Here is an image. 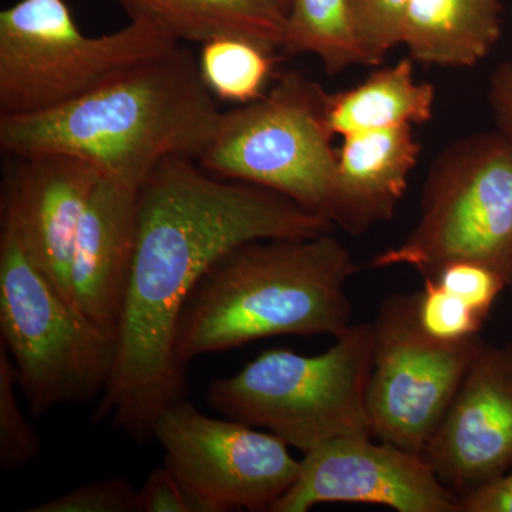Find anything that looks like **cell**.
I'll list each match as a JSON object with an SVG mask.
<instances>
[{
    "instance_id": "cell-1",
    "label": "cell",
    "mask_w": 512,
    "mask_h": 512,
    "mask_svg": "<svg viewBox=\"0 0 512 512\" xmlns=\"http://www.w3.org/2000/svg\"><path fill=\"white\" fill-rule=\"evenodd\" d=\"M335 224L284 194L164 158L138 188L133 261L117 328L113 370L94 420L137 443L160 414L185 400L187 367L175 356L184 303L220 256L245 242L313 238Z\"/></svg>"
},
{
    "instance_id": "cell-2",
    "label": "cell",
    "mask_w": 512,
    "mask_h": 512,
    "mask_svg": "<svg viewBox=\"0 0 512 512\" xmlns=\"http://www.w3.org/2000/svg\"><path fill=\"white\" fill-rule=\"evenodd\" d=\"M221 117L198 59L177 45L55 109L0 116V148L12 157L83 158L104 177L140 187L164 158L198 160Z\"/></svg>"
},
{
    "instance_id": "cell-3",
    "label": "cell",
    "mask_w": 512,
    "mask_h": 512,
    "mask_svg": "<svg viewBox=\"0 0 512 512\" xmlns=\"http://www.w3.org/2000/svg\"><path fill=\"white\" fill-rule=\"evenodd\" d=\"M359 271L332 234L238 245L205 271L185 301L175 356L188 369L197 357L256 340L339 338L353 325L346 288Z\"/></svg>"
},
{
    "instance_id": "cell-4",
    "label": "cell",
    "mask_w": 512,
    "mask_h": 512,
    "mask_svg": "<svg viewBox=\"0 0 512 512\" xmlns=\"http://www.w3.org/2000/svg\"><path fill=\"white\" fill-rule=\"evenodd\" d=\"M372 367L373 325L359 323L320 355L266 350L234 376L212 380L207 403L303 454L332 440L375 439L367 410Z\"/></svg>"
},
{
    "instance_id": "cell-5",
    "label": "cell",
    "mask_w": 512,
    "mask_h": 512,
    "mask_svg": "<svg viewBox=\"0 0 512 512\" xmlns=\"http://www.w3.org/2000/svg\"><path fill=\"white\" fill-rule=\"evenodd\" d=\"M0 345L30 412L42 416L104 392L116 336L99 328L47 278L16 229H0Z\"/></svg>"
},
{
    "instance_id": "cell-6",
    "label": "cell",
    "mask_w": 512,
    "mask_h": 512,
    "mask_svg": "<svg viewBox=\"0 0 512 512\" xmlns=\"http://www.w3.org/2000/svg\"><path fill=\"white\" fill-rule=\"evenodd\" d=\"M456 261L488 266L512 288V138L503 131L461 138L437 157L416 228L370 265L427 278Z\"/></svg>"
},
{
    "instance_id": "cell-7",
    "label": "cell",
    "mask_w": 512,
    "mask_h": 512,
    "mask_svg": "<svg viewBox=\"0 0 512 512\" xmlns=\"http://www.w3.org/2000/svg\"><path fill=\"white\" fill-rule=\"evenodd\" d=\"M177 45L151 20L93 37L66 0H19L0 12V116L55 109Z\"/></svg>"
},
{
    "instance_id": "cell-8",
    "label": "cell",
    "mask_w": 512,
    "mask_h": 512,
    "mask_svg": "<svg viewBox=\"0 0 512 512\" xmlns=\"http://www.w3.org/2000/svg\"><path fill=\"white\" fill-rule=\"evenodd\" d=\"M275 80L258 100L222 113L198 161L217 177L269 188L330 220L338 148L326 120L329 93L296 70Z\"/></svg>"
},
{
    "instance_id": "cell-9",
    "label": "cell",
    "mask_w": 512,
    "mask_h": 512,
    "mask_svg": "<svg viewBox=\"0 0 512 512\" xmlns=\"http://www.w3.org/2000/svg\"><path fill=\"white\" fill-rule=\"evenodd\" d=\"M372 325L367 410L373 436L423 456L484 340L430 338L417 320L414 293L384 299Z\"/></svg>"
},
{
    "instance_id": "cell-10",
    "label": "cell",
    "mask_w": 512,
    "mask_h": 512,
    "mask_svg": "<svg viewBox=\"0 0 512 512\" xmlns=\"http://www.w3.org/2000/svg\"><path fill=\"white\" fill-rule=\"evenodd\" d=\"M153 439L197 512L269 511L301 470L279 437L207 416L185 400L160 414Z\"/></svg>"
},
{
    "instance_id": "cell-11",
    "label": "cell",
    "mask_w": 512,
    "mask_h": 512,
    "mask_svg": "<svg viewBox=\"0 0 512 512\" xmlns=\"http://www.w3.org/2000/svg\"><path fill=\"white\" fill-rule=\"evenodd\" d=\"M325 503L461 512L460 497L421 454L359 437L332 440L306 453L295 483L269 512H306Z\"/></svg>"
},
{
    "instance_id": "cell-12",
    "label": "cell",
    "mask_w": 512,
    "mask_h": 512,
    "mask_svg": "<svg viewBox=\"0 0 512 512\" xmlns=\"http://www.w3.org/2000/svg\"><path fill=\"white\" fill-rule=\"evenodd\" d=\"M423 457L458 497L512 470V342H484Z\"/></svg>"
},
{
    "instance_id": "cell-13",
    "label": "cell",
    "mask_w": 512,
    "mask_h": 512,
    "mask_svg": "<svg viewBox=\"0 0 512 512\" xmlns=\"http://www.w3.org/2000/svg\"><path fill=\"white\" fill-rule=\"evenodd\" d=\"M8 175L2 221L18 232L36 264L73 305L70 264L77 229L103 173L67 154L15 157Z\"/></svg>"
},
{
    "instance_id": "cell-14",
    "label": "cell",
    "mask_w": 512,
    "mask_h": 512,
    "mask_svg": "<svg viewBox=\"0 0 512 512\" xmlns=\"http://www.w3.org/2000/svg\"><path fill=\"white\" fill-rule=\"evenodd\" d=\"M138 188L101 177L77 229L70 264L77 308L116 339L136 242Z\"/></svg>"
},
{
    "instance_id": "cell-15",
    "label": "cell",
    "mask_w": 512,
    "mask_h": 512,
    "mask_svg": "<svg viewBox=\"0 0 512 512\" xmlns=\"http://www.w3.org/2000/svg\"><path fill=\"white\" fill-rule=\"evenodd\" d=\"M413 126L382 128L343 137L336 151L330 220L352 235L390 221L419 163Z\"/></svg>"
},
{
    "instance_id": "cell-16",
    "label": "cell",
    "mask_w": 512,
    "mask_h": 512,
    "mask_svg": "<svg viewBox=\"0 0 512 512\" xmlns=\"http://www.w3.org/2000/svg\"><path fill=\"white\" fill-rule=\"evenodd\" d=\"M503 35L501 0H410L403 45L424 66L474 67Z\"/></svg>"
},
{
    "instance_id": "cell-17",
    "label": "cell",
    "mask_w": 512,
    "mask_h": 512,
    "mask_svg": "<svg viewBox=\"0 0 512 512\" xmlns=\"http://www.w3.org/2000/svg\"><path fill=\"white\" fill-rule=\"evenodd\" d=\"M130 19H147L177 42L237 36L281 50L285 15L271 0H119Z\"/></svg>"
},
{
    "instance_id": "cell-18",
    "label": "cell",
    "mask_w": 512,
    "mask_h": 512,
    "mask_svg": "<svg viewBox=\"0 0 512 512\" xmlns=\"http://www.w3.org/2000/svg\"><path fill=\"white\" fill-rule=\"evenodd\" d=\"M436 90L417 82L410 57L370 74L352 89L328 94L326 120L333 136L420 126L433 119Z\"/></svg>"
},
{
    "instance_id": "cell-19",
    "label": "cell",
    "mask_w": 512,
    "mask_h": 512,
    "mask_svg": "<svg viewBox=\"0 0 512 512\" xmlns=\"http://www.w3.org/2000/svg\"><path fill=\"white\" fill-rule=\"evenodd\" d=\"M281 50L289 56L315 55L328 74L367 66L349 0H291Z\"/></svg>"
},
{
    "instance_id": "cell-20",
    "label": "cell",
    "mask_w": 512,
    "mask_h": 512,
    "mask_svg": "<svg viewBox=\"0 0 512 512\" xmlns=\"http://www.w3.org/2000/svg\"><path fill=\"white\" fill-rule=\"evenodd\" d=\"M278 63L276 50L245 39L227 36L202 43L198 67L212 96L228 103H252L264 96Z\"/></svg>"
},
{
    "instance_id": "cell-21",
    "label": "cell",
    "mask_w": 512,
    "mask_h": 512,
    "mask_svg": "<svg viewBox=\"0 0 512 512\" xmlns=\"http://www.w3.org/2000/svg\"><path fill=\"white\" fill-rule=\"evenodd\" d=\"M18 377L8 350L0 345V467L22 470L42 453V441L18 402Z\"/></svg>"
},
{
    "instance_id": "cell-22",
    "label": "cell",
    "mask_w": 512,
    "mask_h": 512,
    "mask_svg": "<svg viewBox=\"0 0 512 512\" xmlns=\"http://www.w3.org/2000/svg\"><path fill=\"white\" fill-rule=\"evenodd\" d=\"M423 282V289L414 293V299L417 320L430 338L457 343L480 336L487 318L434 279L424 278Z\"/></svg>"
},
{
    "instance_id": "cell-23",
    "label": "cell",
    "mask_w": 512,
    "mask_h": 512,
    "mask_svg": "<svg viewBox=\"0 0 512 512\" xmlns=\"http://www.w3.org/2000/svg\"><path fill=\"white\" fill-rule=\"evenodd\" d=\"M409 3L410 0H349L367 66H379L394 47L403 45Z\"/></svg>"
},
{
    "instance_id": "cell-24",
    "label": "cell",
    "mask_w": 512,
    "mask_h": 512,
    "mask_svg": "<svg viewBox=\"0 0 512 512\" xmlns=\"http://www.w3.org/2000/svg\"><path fill=\"white\" fill-rule=\"evenodd\" d=\"M29 512H137V490L126 478L93 481L30 508Z\"/></svg>"
},
{
    "instance_id": "cell-25",
    "label": "cell",
    "mask_w": 512,
    "mask_h": 512,
    "mask_svg": "<svg viewBox=\"0 0 512 512\" xmlns=\"http://www.w3.org/2000/svg\"><path fill=\"white\" fill-rule=\"evenodd\" d=\"M427 278L434 279L441 288L456 295L487 319L498 296L507 288L497 272L471 261L450 262Z\"/></svg>"
},
{
    "instance_id": "cell-26",
    "label": "cell",
    "mask_w": 512,
    "mask_h": 512,
    "mask_svg": "<svg viewBox=\"0 0 512 512\" xmlns=\"http://www.w3.org/2000/svg\"><path fill=\"white\" fill-rule=\"evenodd\" d=\"M137 512H197L190 495L167 467L148 474L137 491Z\"/></svg>"
},
{
    "instance_id": "cell-27",
    "label": "cell",
    "mask_w": 512,
    "mask_h": 512,
    "mask_svg": "<svg viewBox=\"0 0 512 512\" xmlns=\"http://www.w3.org/2000/svg\"><path fill=\"white\" fill-rule=\"evenodd\" d=\"M460 507L461 512H512V470L461 495Z\"/></svg>"
},
{
    "instance_id": "cell-28",
    "label": "cell",
    "mask_w": 512,
    "mask_h": 512,
    "mask_svg": "<svg viewBox=\"0 0 512 512\" xmlns=\"http://www.w3.org/2000/svg\"><path fill=\"white\" fill-rule=\"evenodd\" d=\"M498 130L512 138V62L495 67L488 92Z\"/></svg>"
},
{
    "instance_id": "cell-29",
    "label": "cell",
    "mask_w": 512,
    "mask_h": 512,
    "mask_svg": "<svg viewBox=\"0 0 512 512\" xmlns=\"http://www.w3.org/2000/svg\"><path fill=\"white\" fill-rule=\"evenodd\" d=\"M271 2L274 3L276 8L281 10L284 15L288 13L289 6H291V0H271Z\"/></svg>"
}]
</instances>
